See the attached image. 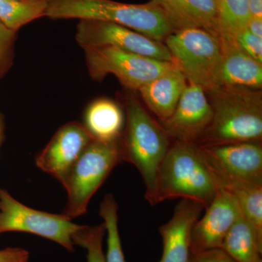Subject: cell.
<instances>
[{"mask_svg": "<svg viewBox=\"0 0 262 262\" xmlns=\"http://www.w3.org/2000/svg\"><path fill=\"white\" fill-rule=\"evenodd\" d=\"M207 94L213 115L198 144L261 141V91L222 86Z\"/></svg>", "mask_w": 262, "mask_h": 262, "instance_id": "6da1fadb", "label": "cell"}, {"mask_svg": "<svg viewBox=\"0 0 262 262\" xmlns=\"http://www.w3.org/2000/svg\"><path fill=\"white\" fill-rule=\"evenodd\" d=\"M125 127L120 138L122 162L132 164L139 170L146 188V200L155 206L158 169L171 140L132 95L125 97Z\"/></svg>", "mask_w": 262, "mask_h": 262, "instance_id": "7a4b0ae2", "label": "cell"}, {"mask_svg": "<svg viewBox=\"0 0 262 262\" xmlns=\"http://www.w3.org/2000/svg\"><path fill=\"white\" fill-rule=\"evenodd\" d=\"M158 169L155 206L174 199L209 206L218 192L216 183L199 145L173 141Z\"/></svg>", "mask_w": 262, "mask_h": 262, "instance_id": "3957f363", "label": "cell"}, {"mask_svg": "<svg viewBox=\"0 0 262 262\" xmlns=\"http://www.w3.org/2000/svg\"><path fill=\"white\" fill-rule=\"evenodd\" d=\"M46 17L110 22L160 42L173 32L163 13L151 2L127 4L113 0H48Z\"/></svg>", "mask_w": 262, "mask_h": 262, "instance_id": "277c9868", "label": "cell"}, {"mask_svg": "<svg viewBox=\"0 0 262 262\" xmlns=\"http://www.w3.org/2000/svg\"><path fill=\"white\" fill-rule=\"evenodd\" d=\"M164 43L188 82L201 86L206 94L222 87V56L217 34L184 29L169 34Z\"/></svg>", "mask_w": 262, "mask_h": 262, "instance_id": "5b68a950", "label": "cell"}, {"mask_svg": "<svg viewBox=\"0 0 262 262\" xmlns=\"http://www.w3.org/2000/svg\"><path fill=\"white\" fill-rule=\"evenodd\" d=\"M122 162L120 139L91 141L62 184L67 192L63 215L71 220L84 215L92 196Z\"/></svg>", "mask_w": 262, "mask_h": 262, "instance_id": "8992f818", "label": "cell"}, {"mask_svg": "<svg viewBox=\"0 0 262 262\" xmlns=\"http://www.w3.org/2000/svg\"><path fill=\"white\" fill-rule=\"evenodd\" d=\"M84 51L91 78L101 82L111 74L124 87L135 91L176 65L173 62L158 61L113 46L89 48Z\"/></svg>", "mask_w": 262, "mask_h": 262, "instance_id": "52a82bcc", "label": "cell"}, {"mask_svg": "<svg viewBox=\"0 0 262 262\" xmlns=\"http://www.w3.org/2000/svg\"><path fill=\"white\" fill-rule=\"evenodd\" d=\"M72 220L63 214L29 208L0 188V235L10 232L35 234L73 251L72 237L82 226Z\"/></svg>", "mask_w": 262, "mask_h": 262, "instance_id": "ba28073f", "label": "cell"}, {"mask_svg": "<svg viewBox=\"0 0 262 262\" xmlns=\"http://www.w3.org/2000/svg\"><path fill=\"white\" fill-rule=\"evenodd\" d=\"M76 41L82 49L113 46L158 61L173 62L165 43L119 24L95 20H80Z\"/></svg>", "mask_w": 262, "mask_h": 262, "instance_id": "9c48e42d", "label": "cell"}, {"mask_svg": "<svg viewBox=\"0 0 262 262\" xmlns=\"http://www.w3.org/2000/svg\"><path fill=\"white\" fill-rule=\"evenodd\" d=\"M198 145L215 182L262 184L261 141Z\"/></svg>", "mask_w": 262, "mask_h": 262, "instance_id": "30bf717a", "label": "cell"}, {"mask_svg": "<svg viewBox=\"0 0 262 262\" xmlns=\"http://www.w3.org/2000/svg\"><path fill=\"white\" fill-rule=\"evenodd\" d=\"M212 115L206 91L201 86L189 82L173 114L158 122L170 140L198 144L211 123Z\"/></svg>", "mask_w": 262, "mask_h": 262, "instance_id": "8fae6325", "label": "cell"}, {"mask_svg": "<svg viewBox=\"0 0 262 262\" xmlns=\"http://www.w3.org/2000/svg\"><path fill=\"white\" fill-rule=\"evenodd\" d=\"M93 140L82 124H65L36 157V165L62 184L74 164Z\"/></svg>", "mask_w": 262, "mask_h": 262, "instance_id": "7c38bea8", "label": "cell"}, {"mask_svg": "<svg viewBox=\"0 0 262 262\" xmlns=\"http://www.w3.org/2000/svg\"><path fill=\"white\" fill-rule=\"evenodd\" d=\"M204 211L193 227L192 253L221 248L226 235L242 215L236 198L222 189H218L214 199Z\"/></svg>", "mask_w": 262, "mask_h": 262, "instance_id": "4fadbf2b", "label": "cell"}, {"mask_svg": "<svg viewBox=\"0 0 262 262\" xmlns=\"http://www.w3.org/2000/svg\"><path fill=\"white\" fill-rule=\"evenodd\" d=\"M204 210L198 202L180 200L171 219L160 227L163 249L159 262H191L193 227Z\"/></svg>", "mask_w": 262, "mask_h": 262, "instance_id": "5bb4252c", "label": "cell"}, {"mask_svg": "<svg viewBox=\"0 0 262 262\" xmlns=\"http://www.w3.org/2000/svg\"><path fill=\"white\" fill-rule=\"evenodd\" d=\"M163 13L172 31L201 29L220 34L215 0H151Z\"/></svg>", "mask_w": 262, "mask_h": 262, "instance_id": "9a60e30c", "label": "cell"}, {"mask_svg": "<svg viewBox=\"0 0 262 262\" xmlns=\"http://www.w3.org/2000/svg\"><path fill=\"white\" fill-rule=\"evenodd\" d=\"M222 51V86H239L259 90L262 63L239 47L234 36L217 34Z\"/></svg>", "mask_w": 262, "mask_h": 262, "instance_id": "2e32d148", "label": "cell"}, {"mask_svg": "<svg viewBox=\"0 0 262 262\" xmlns=\"http://www.w3.org/2000/svg\"><path fill=\"white\" fill-rule=\"evenodd\" d=\"M187 84V79L175 65L138 91L150 111L164 120L173 114Z\"/></svg>", "mask_w": 262, "mask_h": 262, "instance_id": "e0dca14e", "label": "cell"}, {"mask_svg": "<svg viewBox=\"0 0 262 262\" xmlns=\"http://www.w3.org/2000/svg\"><path fill=\"white\" fill-rule=\"evenodd\" d=\"M125 122V115L118 103L108 98H99L86 108L82 125L94 140L112 141L120 139Z\"/></svg>", "mask_w": 262, "mask_h": 262, "instance_id": "ac0fdd59", "label": "cell"}, {"mask_svg": "<svg viewBox=\"0 0 262 262\" xmlns=\"http://www.w3.org/2000/svg\"><path fill=\"white\" fill-rule=\"evenodd\" d=\"M215 183L218 189L227 191L236 198L245 220L262 238V184L232 180Z\"/></svg>", "mask_w": 262, "mask_h": 262, "instance_id": "d6986e66", "label": "cell"}, {"mask_svg": "<svg viewBox=\"0 0 262 262\" xmlns=\"http://www.w3.org/2000/svg\"><path fill=\"white\" fill-rule=\"evenodd\" d=\"M221 248L237 262H262V238L243 215L226 235Z\"/></svg>", "mask_w": 262, "mask_h": 262, "instance_id": "ffe728a7", "label": "cell"}, {"mask_svg": "<svg viewBox=\"0 0 262 262\" xmlns=\"http://www.w3.org/2000/svg\"><path fill=\"white\" fill-rule=\"evenodd\" d=\"M48 0H0V21L18 32L26 24L46 17Z\"/></svg>", "mask_w": 262, "mask_h": 262, "instance_id": "44dd1931", "label": "cell"}, {"mask_svg": "<svg viewBox=\"0 0 262 262\" xmlns=\"http://www.w3.org/2000/svg\"><path fill=\"white\" fill-rule=\"evenodd\" d=\"M99 215L107 232L106 262H126L118 229V204L113 194H106L100 204Z\"/></svg>", "mask_w": 262, "mask_h": 262, "instance_id": "7402d4cb", "label": "cell"}, {"mask_svg": "<svg viewBox=\"0 0 262 262\" xmlns=\"http://www.w3.org/2000/svg\"><path fill=\"white\" fill-rule=\"evenodd\" d=\"M220 20V32L234 36L246 29L251 18L248 0H215Z\"/></svg>", "mask_w": 262, "mask_h": 262, "instance_id": "603a6c76", "label": "cell"}, {"mask_svg": "<svg viewBox=\"0 0 262 262\" xmlns=\"http://www.w3.org/2000/svg\"><path fill=\"white\" fill-rule=\"evenodd\" d=\"M106 233L104 224L89 227L82 226L72 237L74 244L87 251L88 262H106L103 251V239Z\"/></svg>", "mask_w": 262, "mask_h": 262, "instance_id": "cb8c5ba5", "label": "cell"}, {"mask_svg": "<svg viewBox=\"0 0 262 262\" xmlns=\"http://www.w3.org/2000/svg\"><path fill=\"white\" fill-rule=\"evenodd\" d=\"M16 34V31L0 21V78L5 77L13 66Z\"/></svg>", "mask_w": 262, "mask_h": 262, "instance_id": "d4e9b609", "label": "cell"}, {"mask_svg": "<svg viewBox=\"0 0 262 262\" xmlns=\"http://www.w3.org/2000/svg\"><path fill=\"white\" fill-rule=\"evenodd\" d=\"M236 42L245 52L262 63V38L244 29L234 36Z\"/></svg>", "mask_w": 262, "mask_h": 262, "instance_id": "484cf974", "label": "cell"}, {"mask_svg": "<svg viewBox=\"0 0 262 262\" xmlns=\"http://www.w3.org/2000/svg\"><path fill=\"white\" fill-rule=\"evenodd\" d=\"M191 262H237L222 248L192 253Z\"/></svg>", "mask_w": 262, "mask_h": 262, "instance_id": "4316f807", "label": "cell"}, {"mask_svg": "<svg viewBox=\"0 0 262 262\" xmlns=\"http://www.w3.org/2000/svg\"><path fill=\"white\" fill-rule=\"evenodd\" d=\"M29 253L20 248H7L0 250V262H29Z\"/></svg>", "mask_w": 262, "mask_h": 262, "instance_id": "83f0119b", "label": "cell"}, {"mask_svg": "<svg viewBox=\"0 0 262 262\" xmlns=\"http://www.w3.org/2000/svg\"><path fill=\"white\" fill-rule=\"evenodd\" d=\"M246 29L254 35L262 38V18H250L247 25H246Z\"/></svg>", "mask_w": 262, "mask_h": 262, "instance_id": "f1b7e54d", "label": "cell"}, {"mask_svg": "<svg viewBox=\"0 0 262 262\" xmlns=\"http://www.w3.org/2000/svg\"><path fill=\"white\" fill-rule=\"evenodd\" d=\"M251 18H262V0H248Z\"/></svg>", "mask_w": 262, "mask_h": 262, "instance_id": "f546056e", "label": "cell"}, {"mask_svg": "<svg viewBox=\"0 0 262 262\" xmlns=\"http://www.w3.org/2000/svg\"><path fill=\"white\" fill-rule=\"evenodd\" d=\"M5 136V120L3 114L0 111V148L4 140Z\"/></svg>", "mask_w": 262, "mask_h": 262, "instance_id": "4dcf8cb0", "label": "cell"}]
</instances>
